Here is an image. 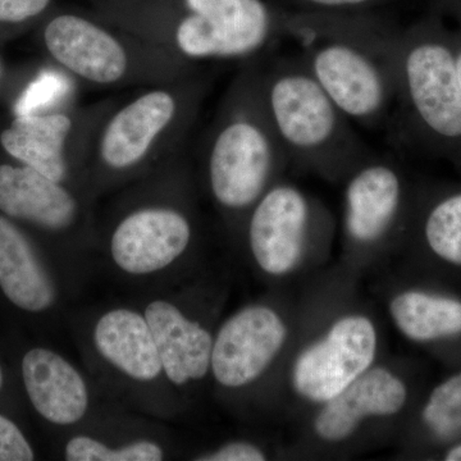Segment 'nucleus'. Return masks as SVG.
Segmentation results:
<instances>
[{
  "instance_id": "obj_1",
  "label": "nucleus",
  "mask_w": 461,
  "mask_h": 461,
  "mask_svg": "<svg viewBox=\"0 0 461 461\" xmlns=\"http://www.w3.org/2000/svg\"><path fill=\"white\" fill-rule=\"evenodd\" d=\"M387 23L344 14L294 17L291 38L318 84L354 124L379 129L396 104V44Z\"/></svg>"
},
{
  "instance_id": "obj_2",
  "label": "nucleus",
  "mask_w": 461,
  "mask_h": 461,
  "mask_svg": "<svg viewBox=\"0 0 461 461\" xmlns=\"http://www.w3.org/2000/svg\"><path fill=\"white\" fill-rule=\"evenodd\" d=\"M83 366L105 400L173 423L189 406L169 384L147 320L131 300L76 304L66 321Z\"/></svg>"
},
{
  "instance_id": "obj_3",
  "label": "nucleus",
  "mask_w": 461,
  "mask_h": 461,
  "mask_svg": "<svg viewBox=\"0 0 461 461\" xmlns=\"http://www.w3.org/2000/svg\"><path fill=\"white\" fill-rule=\"evenodd\" d=\"M259 85L264 109L288 165L346 178L371 153L299 53L275 58L260 71Z\"/></svg>"
},
{
  "instance_id": "obj_4",
  "label": "nucleus",
  "mask_w": 461,
  "mask_h": 461,
  "mask_svg": "<svg viewBox=\"0 0 461 461\" xmlns=\"http://www.w3.org/2000/svg\"><path fill=\"white\" fill-rule=\"evenodd\" d=\"M199 230L189 206L147 202L130 206L98 235V277L129 296L196 275Z\"/></svg>"
},
{
  "instance_id": "obj_5",
  "label": "nucleus",
  "mask_w": 461,
  "mask_h": 461,
  "mask_svg": "<svg viewBox=\"0 0 461 461\" xmlns=\"http://www.w3.org/2000/svg\"><path fill=\"white\" fill-rule=\"evenodd\" d=\"M259 74L248 72L236 84L206 151L212 200L227 217L244 221L288 165L264 109Z\"/></svg>"
},
{
  "instance_id": "obj_6",
  "label": "nucleus",
  "mask_w": 461,
  "mask_h": 461,
  "mask_svg": "<svg viewBox=\"0 0 461 461\" xmlns=\"http://www.w3.org/2000/svg\"><path fill=\"white\" fill-rule=\"evenodd\" d=\"M198 275L129 297L140 308L156 339L169 384L191 405L211 375L215 329L202 306Z\"/></svg>"
},
{
  "instance_id": "obj_7",
  "label": "nucleus",
  "mask_w": 461,
  "mask_h": 461,
  "mask_svg": "<svg viewBox=\"0 0 461 461\" xmlns=\"http://www.w3.org/2000/svg\"><path fill=\"white\" fill-rule=\"evenodd\" d=\"M396 85L402 121L430 139L461 142V87L454 47L427 32H400Z\"/></svg>"
},
{
  "instance_id": "obj_8",
  "label": "nucleus",
  "mask_w": 461,
  "mask_h": 461,
  "mask_svg": "<svg viewBox=\"0 0 461 461\" xmlns=\"http://www.w3.org/2000/svg\"><path fill=\"white\" fill-rule=\"evenodd\" d=\"M190 14L176 27L182 56L194 60L248 59L291 38L293 18L276 16L263 0H185Z\"/></svg>"
},
{
  "instance_id": "obj_9",
  "label": "nucleus",
  "mask_w": 461,
  "mask_h": 461,
  "mask_svg": "<svg viewBox=\"0 0 461 461\" xmlns=\"http://www.w3.org/2000/svg\"><path fill=\"white\" fill-rule=\"evenodd\" d=\"M324 223L323 209L304 191L275 182L245 218L249 254L264 275L284 277L296 268Z\"/></svg>"
},
{
  "instance_id": "obj_10",
  "label": "nucleus",
  "mask_w": 461,
  "mask_h": 461,
  "mask_svg": "<svg viewBox=\"0 0 461 461\" xmlns=\"http://www.w3.org/2000/svg\"><path fill=\"white\" fill-rule=\"evenodd\" d=\"M286 321L271 305L251 303L215 329L209 379L227 393L256 386L286 345Z\"/></svg>"
},
{
  "instance_id": "obj_11",
  "label": "nucleus",
  "mask_w": 461,
  "mask_h": 461,
  "mask_svg": "<svg viewBox=\"0 0 461 461\" xmlns=\"http://www.w3.org/2000/svg\"><path fill=\"white\" fill-rule=\"evenodd\" d=\"M377 348L375 323L366 315H344L296 357L291 386L306 402H327L372 368Z\"/></svg>"
},
{
  "instance_id": "obj_12",
  "label": "nucleus",
  "mask_w": 461,
  "mask_h": 461,
  "mask_svg": "<svg viewBox=\"0 0 461 461\" xmlns=\"http://www.w3.org/2000/svg\"><path fill=\"white\" fill-rule=\"evenodd\" d=\"M0 293L27 314L67 321L80 294L57 263L14 221L0 214Z\"/></svg>"
},
{
  "instance_id": "obj_13",
  "label": "nucleus",
  "mask_w": 461,
  "mask_h": 461,
  "mask_svg": "<svg viewBox=\"0 0 461 461\" xmlns=\"http://www.w3.org/2000/svg\"><path fill=\"white\" fill-rule=\"evenodd\" d=\"M21 377L33 411L63 435L81 429L113 403L103 397L84 366L45 346L23 355Z\"/></svg>"
},
{
  "instance_id": "obj_14",
  "label": "nucleus",
  "mask_w": 461,
  "mask_h": 461,
  "mask_svg": "<svg viewBox=\"0 0 461 461\" xmlns=\"http://www.w3.org/2000/svg\"><path fill=\"white\" fill-rule=\"evenodd\" d=\"M167 421L111 403L81 429L63 435L66 461H165L177 444Z\"/></svg>"
},
{
  "instance_id": "obj_15",
  "label": "nucleus",
  "mask_w": 461,
  "mask_h": 461,
  "mask_svg": "<svg viewBox=\"0 0 461 461\" xmlns=\"http://www.w3.org/2000/svg\"><path fill=\"white\" fill-rule=\"evenodd\" d=\"M405 200V186L393 158L373 151L346 176L344 227L351 242L369 247L393 233Z\"/></svg>"
},
{
  "instance_id": "obj_16",
  "label": "nucleus",
  "mask_w": 461,
  "mask_h": 461,
  "mask_svg": "<svg viewBox=\"0 0 461 461\" xmlns=\"http://www.w3.org/2000/svg\"><path fill=\"white\" fill-rule=\"evenodd\" d=\"M44 41L60 66L89 83H118L129 69L123 45L83 17L63 14L54 18L45 29Z\"/></svg>"
},
{
  "instance_id": "obj_17",
  "label": "nucleus",
  "mask_w": 461,
  "mask_h": 461,
  "mask_svg": "<svg viewBox=\"0 0 461 461\" xmlns=\"http://www.w3.org/2000/svg\"><path fill=\"white\" fill-rule=\"evenodd\" d=\"M408 400L405 384L386 368H369L339 395L321 403L313 429L321 441L338 444L353 436L369 418L391 417Z\"/></svg>"
},
{
  "instance_id": "obj_18",
  "label": "nucleus",
  "mask_w": 461,
  "mask_h": 461,
  "mask_svg": "<svg viewBox=\"0 0 461 461\" xmlns=\"http://www.w3.org/2000/svg\"><path fill=\"white\" fill-rule=\"evenodd\" d=\"M177 113V100L165 90L139 96L113 115L100 141L99 157L109 172L132 171Z\"/></svg>"
},
{
  "instance_id": "obj_19",
  "label": "nucleus",
  "mask_w": 461,
  "mask_h": 461,
  "mask_svg": "<svg viewBox=\"0 0 461 461\" xmlns=\"http://www.w3.org/2000/svg\"><path fill=\"white\" fill-rule=\"evenodd\" d=\"M71 130V118L63 113L20 114L0 133V144L23 166L66 184L69 168L65 145Z\"/></svg>"
},
{
  "instance_id": "obj_20",
  "label": "nucleus",
  "mask_w": 461,
  "mask_h": 461,
  "mask_svg": "<svg viewBox=\"0 0 461 461\" xmlns=\"http://www.w3.org/2000/svg\"><path fill=\"white\" fill-rule=\"evenodd\" d=\"M390 314L397 329L418 342L461 333V303L450 297L405 291L391 300Z\"/></svg>"
},
{
  "instance_id": "obj_21",
  "label": "nucleus",
  "mask_w": 461,
  "mask_h": 461,
  "mask_svg": "<svg viewBox=\"0 0 461 461\" xmlns=\"http://www.w3.org/2000/svg\"><path fill=\"white\" fill-rule=\"evenodd\" d=\"M423 232L437 257L461 266V193L441 200L430 209Z\"/></svg>"
},
{
  "instance_id": "obj_22",
  "label": "nucleus",
  "mask_w": 461,
  "mask_h": 461,
  "mask_svg": "<svg viewBox=\"0 0 461 461\" xmlns=\"http://www.w3.org/2000/svg\"><path fill=\"white\" fill-rule=\"evenodd\" d=\"M423 420L439 438H451L461 432V372L430 393L423 409Z\"/></svg>"
},
{
  "instance_id": "obj_23",
  "label": "nucleus",
  "mask_w": 461,
  "mask_h": 461,
  "mask_svg": "<svg viewBox=\"0 0 461 461\" xmlns=\"http://www.w3.org/2000/svg\"><path fill=\"white\" fill-rule=\"evenodd\" d=\"M195 461H264L266 451L259 445L248 439H230L199 453L191 454Z\"/></svg>"
},
{
  "instance_id": "obj_24",
  "label": "nucleus",
  "mask_w": 461,
  "mask_h": 461,
  "mask_svg": "<svg viewBox=\"0 0 461 461\" xmlns=\"http://www.w3.org/2000/svg\"><path fill=\"white\" fill-rule=\"evenodd\" d=\"M35 450L14 420L0 414V461H32Z\"/></svg>"
},
{
  "instance_id": "obj_25",
  "label": "nucleus",
  "mask_w": 461,
  "mask_h": 461,
  "mask_svg": "<svg viewBox=\"0 0 461 461\" xmlns=\"http://www.w3.org/2000/svg\"><path fill=\"white\" fill-rule=\"evenodd\" d=\"M50 0H0V23H23L41 14Z\"/></svg>"
},
{
  "instance_id": "obj_26",
  "label": "nucleus",
  "mask_w": 461,
  "mask_h": 461,
  "mask_svg": "<svg viewBox=\"0 0 461 461\" xmlns=\"http://www.w3.org/2000/svg\"><path fill=\"white\" fill-rule=\"evenodd\" d=\"M306 8L315 9L313 14H345L375 5L379 0H295Z\"/></svg>"
},
{
  "instance_id": "obj_27",
  "label": "nucleus",
  "mask_w": 461,
  "mask_h": 461,
  "mask_svg": "<svg viewBox=\"0 0 461 461\" xmlns=\"http://www.w3.org/2000/svg\"><path fill=\"white\" fill-rule=\"evenodd\" d=\"M446 460L447 461H461V445L455 446L446 455Z\"/></svg>"
},
{
  "instance_id": "obj_28",
  "label": "nucleus",
  "mask_w": 461,
  "mask_h": 461,
  "mask_svg": "<svg viewBox=\"0 0 461 461\" xmlns=\"http://www.w3.org/2000/svg\"><path fill=\"white\" fill-rule=\"evenodd\" d=\"M461 44V42H460ZM455 50V60H456L457 76H459V83L461 87V45Z\"/></svg>"
},
{
  "instance_id": "obj_29",
  "label": "nucleus",
  "mask_w": 461,
  "mask_h": 461,
  "mask_svg": "<svg viewBox=\"0 0 461 461\" xmlns=\"http://www.w3.org/2000/svg\"><path fill=\"white\" fill-rule=\"evenodd\" d=\"M3 387H5V372L0 366V393H2Z\"/></svg>"
}]
</instances>
